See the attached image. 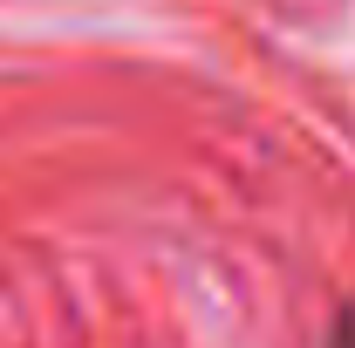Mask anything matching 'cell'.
Listing matches in <instances>:
<instances>
[{
  "label": "cell",
  "instance_id": "obj_1",
  "mask_svg": "<svg viewBox=\"0 0 355 348\" xmlns=\"http://www.w3.org/2000/svg\"><path fill=\"white\" fill-rule=\"evenodd\" d=\"M328 348H355V301L335 307V321H328Z\"/></svg>",
  "mask_w": 355,
  "mask_h": 348
}]
</instances>
